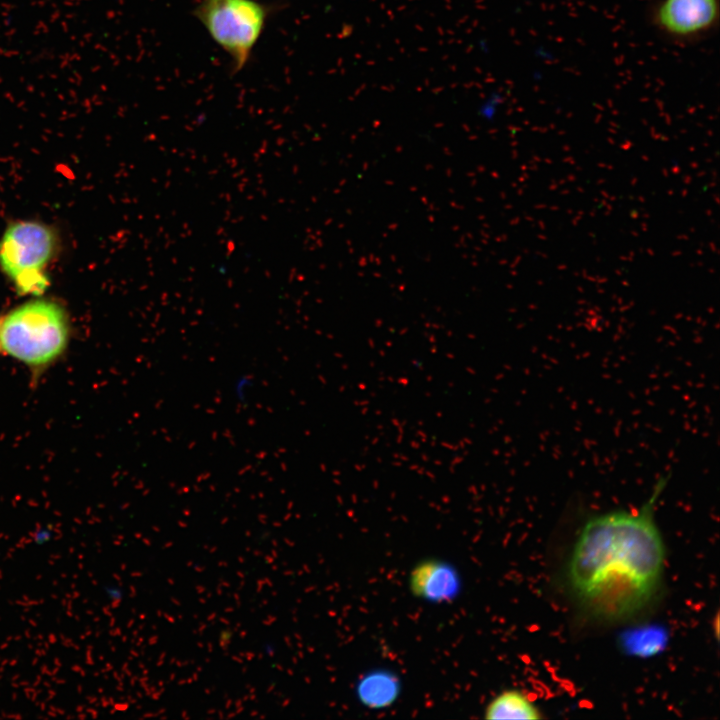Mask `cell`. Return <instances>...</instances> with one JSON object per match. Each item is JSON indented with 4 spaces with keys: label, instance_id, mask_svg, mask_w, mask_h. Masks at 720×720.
Listing matches in <instances>:
<instances>
[{
    "label": "cell",
    "instance_id": "obj_1",
    "mask_svg": "<svg viewBox=\"0 0 720 720\" xmlns=\"http://www.w3.org/2000/svg\"><path fill=\"white\" fill-rule=\"evenodd\" d=\"M660 479L638 511H612L590 518L573 547L568 579L584 609L606 621L637 615L656 596L665 563L654 506L665 488Z\"/></svg>",
    "mask_w": 720,
    "mask_h": 720
},
{
    "label": "cell",
    "instance_id": "obj_2",
    "mask_svg": "<svg viewBox=\"0 0 720 720\" xmlns=\"http://www.w3.org/2000/svg\"><path fill=\"white\" fill-rule=\"evenodd\" d=\"M67 314L56 302L36 299L17 306L0 321L1 348L33 369H42L66 350Z\"/></svg>",
    "mask_w": 720,
    "mask_h": 720
},
{
    "label": "cell",
    "instance_id": "obj_3",
    "mask_svg": "<svg viewBox=\"0 0 720 720\" xmlns=\"http://www.w3.org/2000/svg\"><path fill=\"white\" fill-rule=\"evenodd\" d=\"M56 236L45 224L18 221L0 241V268L20 294L39 296L49 285L45 269L54 256Z\"/></svg>",
    "mask_w": 720,
    "mask_h": 720
},
{
    "label": "cell",
    "instance_id": "obj_4",
    "mask_svg": "<svg viewBox=\"0 0 720 720\" xmlns=\"http://www.w3.org/2000/svg\"><path fill=\"white\" fill-rule=\"evenodd\" d=\"M194 14L230 55L236 72L247 63L263 31L267 9L255 0H202Z\"/></svg>",
    "mask_w": 720,
    "mask_h": 720
},
{
    "label": "cell",
    "instance_id": "obj_5",
    "mask_svg": "<svg viewBox=\"0 0 720 720\" xmlns=\"http://www.w3.org/2000/svg\"><path fill=\"white\" fill-rule=\"evenodd\" d=\"M717 16V0H665L657 18L665 31L688 36L710 28Z\"/></svg>",
    "mask_w": 720,
    "mask_h": 720
},
{
    "label": "cell",
    "instance_id": "obj_6",
    "mask_svg": "<svg viewBox=\"0 0 720 720\" xmlns=\"http://www.w3.org/2000/svg\"><path fill=\"white\" fill-rule=\"evenodd\" d=\"M411 591L429 601H448L459 590V578L454 568L446 563L429 560L422 562L411 573Z\"/></svg>",
    "mask_w": 720,
    "mask_h": 720
},
{
    "label": "cell",
    "instance_id": "obj_7",
    "mask_svg": "<svg viewBox=\"0 0 720 720\" xmlns=\"http://www.w3.org/2000/svg\"><path fill=\"white\" fill-rule=\"evenodd\" d=\"M539 710L518 690H506L497 695L485 710L486 719H540Z\"/></svg>",
    "mask_w": 720,
    "mask_h": 720
},
{
    "label": "cell",
    "instance_id": "obj_8",
    "mask_svg": "<svg viewBox=\"0 0 720 720\" xmlns=\"http://www.w3.org/2000/svg\"><path fill=\"white\" fill-rule=\"evenodd\" d=\"M398 692L397 679L383 671L367 675L358 686V695L362 703L373 708L390 705Z\"/></svg>",
    "mask_w": 720,
    "mask_h": 720
},
{
    "label": "cell",
    "instance_id": "obj_9",
    "mask_svg": "<svg viewBox=\"0 0 720 720\" xmlns=\"http://www.w3.org/2000/svg\"><path fill=\"white\" fill-rule=\"evenodd\" d=\"M252 379L247 375L240 376L234 383V395L240 402L245 401L252 389Z\"/></svg>",
    "mask_w": 720,
    "mask_h": 720
},
{
    "label": "cell",
    "instance_id": "obj_10",
    "mask_svg": "<svg viewBox=\"0 0 720 720\" xmlns=\"http://www.w3.org/2000/svg\"><path fill=\"white\" fill-rule=\"evenodd\" d=\"M53 538V531L47 527H41L37 529L32 536L33 542L36 545H43L49 542Z\"/></svg>",
    "mask_w": 720,
    "mask_h": 720
},
{
    "label": "cell",
    "instance_id": "obj_11",
    "mask_svg": "<svg viewBox=\"0 0 720 720\" xmlns=\"http://www.w3.org/2000/svg\"><path fill=\"white\" fill-rule=\"evenodd\" d=\"M104 591L108 599L111 601H121L123 598V590L117 585H105Z\"/></svg>",
    "mask_w": 720,
    "mask_h": 720
},
{
    "label": "cell",
    "instance_id": "obj_12",
    "mask_svg": "<svg viewBox=\"0 0 720 720\" xmlns=\"http://www.w3.org/2000/svg\"><path fill=\"white\" fill-rule=\"evenodd\" d=\"M0 348H1V343H0Z\"/></svg>",
    "mask_w": 720,
    "mask_h": 720
}]
</instances>
